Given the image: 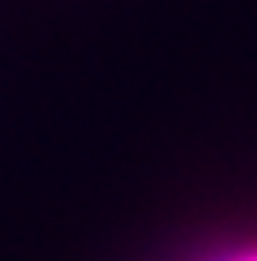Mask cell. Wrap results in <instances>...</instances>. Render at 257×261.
I'll return each instance as SVG.
<instances>
[{"label": "cell", "instance_id": "cell-1", "mask_svg": "<svg viewBox=\"0 0 257 261\" xmlns=\"http://www.w3.org/2000/svg\"><path fill=\"white\" fill-rule=\"evenodd\" d=\"M235 261H257V254H242V257H235Z\"/></svg>", "mask_w": 257, "mask_h": 261}]
</instances>
